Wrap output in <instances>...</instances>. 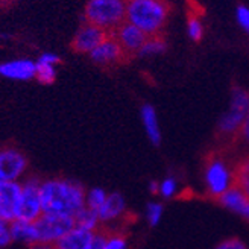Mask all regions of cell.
Masks as SVG:
<instances>
[{
    "mask_svg": "<svg viewBox=\"0 0 249 249\" xmlns=\"http://www.w3.org/2000/svg\"><path fill=\"white\" fill-rule=\"evenodd\" d=\"M38 242L55 245L61 237L74 228V217L66 214H46L43 213L35 220Z\"/></svg>",
    "mask_w": 249,
    "mask_h": 249,
    "instance_id": "cell-6",
    "label": "cell"
},
{
    "mask_svg": "<svg viewBox=\"0 0 249 249\" xmlns=\"http://www.w3.org/2000/svg\"><path fill=\"white\" fill-rule=\"evenodd\" d=\"M36 62H43V64H51V66H56L61 62V56H58L56 53H52V52H46V53H41L38 61Z\"/></svg>",
    "mask_w": 249,
    "mask_h": 249,
    "instance_id": "cell-32",
    "label": "cell"
},
{
    "mask_svg": "<svg viewBox=\"0 0 249 249\" xmlns=\"http://www.w3.org/2000/svg\"><path fill=\"white\" fill-rule=\"evenodd\" d=\"M43 213L74 216L85 207L84 187L71 179L55 178L40 184Z\"/></svg>",
    "mask_w": 249,
    "mask_h": 249,
    "instance_id": "cell-1",
    "label": "cell"
},
{
    "mask_svg": "<svg viewBox=\"0 0 249 249\" xmlns=\"http://www.w3.org/2000/svg\"><path fill=\"white\" fill-rule=\"evenodd\" d=\"M204 182L207 187V193L213 201L232 185V169L220 154L210 152L205 157Z\"/></svg>",
    "mask_w": 249,
    "mask_h": 249,
    "instance_id": "cell-5",
    "label": "cell"
},
{
    "mask_svg": "<svg viewBox=\"0 0 249 249\" xmlns=\"http://www.w3.org/2000/svg\"><path fill=\"white\" fill-rule=\"evenodd\" d=\"M20 197L21 184L17 181L0 182V219L5 222H12L17 219Z\"/></svg>",
    "mask_w": 249,
    "mask_h": 249,
    "instance_id": "cell-11",
    "label": "cell"
},
{
    "mask_svg": "<svg viewBox=\"0 0 249 249\" xmlns=\"http://www.w3.org/2000/svg\"><path fill=\"white\" fill-rule=\"evenodd\" d=\"M105 249H126V239L122 234H108Z\"/></svg>",
    "mask_w": 249,
    "mask_h": 249,
    "instance_id": "cell-26",
    "label": "cell"
},
{
    "mask_svg": "<svg viewBox=\"0 0 249 249\" xmlns=\"http://www.w3.org/2000/svg\"><path fill=\"white\" fill-rule=\"evenodd\" d=\"M107 196L108 195L105 193V190H102V189H93V190H90L89 193H87L85 205L97 211L99 208L102 207V204L105 202Z\"/></svg>",
    "mask_w": 249,
    "mask_h": 249,
    "instance_id": "cell-24",
    "label": "cell"
},
{
    "mask_svg": "<svg viewBox=\"0 0 249 249\" xmlns=\"http://www.w3.org/2000/svg\"><path fill=\"white\" fill-rule=\"evenodd\" d=\"M0 220H2V219H0Z\"/></svg>",
    "mask_w": 249,
    "mask_h": 249,
    "instance_id": "cell-36",
    "label": "cell"
},
{
    "mask_svg": "<svg viewBox=\"0 0 249 249\" xmlns=\"http://www.w3.org/2000/svg\"><path fill=\"white\" fill-rule=\"evenodd\" d=\"M177 190V181L173 178H167L160 184V193L164 197H170Z\"/></svg>",
    "mask_w": 249,
    "mask_h": 249,
    "instance_id": "cell-30",
    "label": "cell"
},
{
    "mask_svg": "<svg viewBox=\"0 0 249 249\" xmlns=\"http://www.w3.org/2000/svg\"><path fill=\"white\" fill-rule=\"evenodd\" d=\"M35 79L43 85H51L56 79V70L55 66L51 64H43V62H36V70H35Z\"/></svg>",
    "mask_w": 249,
    "mask_h": 249,
    "instance_id": "cell-23",
    "label": "cell"
},
{
    "mask_svg": "<svg viewBox=\"0 0 249 249\" xmlns=\"http://www.w3.org/2000/svg\"><path fill=\"white\" fill-rule=\"evenodd\" d=\"M249 111V91L243 87H232L230 107L217 123V135L222 139H234L240 132Z\"/></svg>",
    "mask_w": 249,
    "mask_h": 249,
    "instance_id": "cell-4",
    "label": "cell"
},
{
    "mask_svg": "<svg viewBox=\"0 0 249 249\" xmlns=\"http://www.w3.org/2000/svg\"><path fill=\"white\" fill-rule=\"evenodd\" d=\"M172 6L167 0H128L126 21L135 24L147 36L163 35Z\"/></svg>",
    "mask_w": 249,
    "mask_h": 249,
    "instance_id": "cell-2",
    "label": "cell"
},
{
    "mask_svg": "<svg viewBox=\"0 0 249 249\" xmlns=\"http://www.w3.org/2000/svg\"><path fill=\"white\" fill-rule=\"evenodd\" d=\"M36 62L31 59H14L0 64V76L14 81H29L35 78Z\"/></svg>",
    "mask_w": 249,
    "mask_h": 249,
    "instance_id": "cell-14",
    "label": "cell"
},
{
    "mask_svg": "<svg viewBox=\"0 0 249 249\" xmlns=\"http://www.w3.org/2000/svg\"><path fill=\"white\" fill-rule=\"evenodd\" d=\"M73 217H74V227L89 230V231H96L99 222H101L99 220L97 211L90 207H87V205L84 208H81Z\"/></svg>",
    "mask_w": 249,
    "mask_h": 249,
    "instance_id": "cell-20",
    "label": "cell"
},
{
    "mask_svg": "<svg viewBox=\"0 0 249 249\" xmlns=\"http://www.w3.org/2000/svg\"><path fill=\"white\" fill-rule=\"evenodd\" d=\"M216 249H248V246L237 237H231V239H225L223 242H220Z\"/></svg>",
    "mask_w": 249,
    "mask_h": 249,
    "instance_id": "cell-29",
    "label": "cell"
},
{
    "mask_svg": "<svg viewBox=\"0 0 249 249\" xmlns=\"http://www.w3.org/2000/svg\"><path fill=\"white\" fill-rule=\"evenodd\" d=\"M107 237L108 235L104 232H94L91 242L87 246V249H105V243H107Z\"/></svg>",
    "mask_w": 249,
    "mask_h": 249,
    "instance_id": "cell-31",
    "label": "cell"
},
{
    "mask_svg": "<svg viewBox=\"0 0 249 249\" xmlns=\"http://www.w3.org/2000/svg\"><path fill=\"white\" fill-rule=\"evenodd\" d=\"M28 167V158L16 147L0 149V182L17 181Z\"/></svg>",
    "mask_w": 249,
    "mask_h": 249,
    "instance_id": "cell-8",
    "label": "cell"
},
{
    "mask_svg": "<svg viewBox=\"0 0 249 249\" xmlns=\"http://www.w3.org/2000/svg\"><path fill=\"white\" fill-rule=\"evenodd\" d=\"M40 184L41 182H38L36 179H28L21 185V197L17 219L35 222L43 214Z\"/></svg>",
    "mask_w": 249,
    "mask_h": 249,
    "instance_id": "cell-7",
    "label": "cell"
},
{
    "mask_svg": "<svg viewBox=\"0 0 249 249\" xmlns=\"http://www.w3.org/2000/svg\"><path fill=\"white\" fill-rule=\"evenodd\" d=\"M124 213V199L119 193H111L107 196L102 207L97 210L99 220L101 222H113Z\"/></svg>",
    "mask_w": 249,
    "mask_h": 249,
    "instance_id": "cell-17",
    "label": "cell"
},
{
    "mask_svg": "<svg viewBox=\"0 0 249 249\" xmlns=\"http://www.w3.org/2000/svg\"><path fill=\"white\" fill-rule=\"evenodd\" d=\"M158 190H160V185H158V182H151V193H154V195H157L158 193Z\"/></svg>",
    "mask_w": 249,
    "mask_h": 249,
    "instance_id": "cell-35",
    "label": "cell"
},
{
    "mask_svg": "<svg viewBox=\"0 0 249 249\" xmlns=\"http://www.w3.org/2000/svg\"><path fill=\"white\" fill-rule=\"evenodd\" d=\"M93 235L94 231L74 227L55 243V249H87Z\"/></svg>",
    "mask_w": 249,
    "mask_h": 249,
    "instance_id": "cell-15",
    "label": "cell"
},
{
    "mask_svg": "<svg viewBox=\"0 0 249 249\" xmlns=\"http://www.w3.org/2000/svg\"><path fill=\"white\" fill-rule=\"evenodd\" d=\"M232 185H237L245 195L249 196V154L234 166Z\"/></svg>",
    "mask_w": 249,
    "mask_h": 249,
    "instance_id": "cell-19",
    "label": "cell"
},
{
    "mask_svg": "<svg viewBox=\"0 0 249 249\" xmlns=\"http://www.w3.org/2000/svg\"><path fill=\"white\" fill-rule=\"evenodd\" d=\"M12 242V235L9 230V222L0 220V248H5Z\"/></svg>",
    "mask_w": 249,
    "mask_h": 249,
    "instance_id": "cell-28",
    "label": "cell"
},
{
    "mask_svg": "<svg viewBox=\"0 0 249 249\" xmlns=\"http://www.w3.org/2000/svg\"><path fill=\"white\" fill-rule=\"evenodd\" d=\"M237 137H240V139H243V140L249 144V111H248L246 119H245V122H243V124H242L240 132H239Z\"/></svg>",
    "mask_w": 249,
    "mask_h": 249,
    "instance_id": "cell-33",
    "label": "cell"
},
{
    "mask_svg": "<svg viewBox=\"0 0 249 249\" xmlns=\"http://www.w3.org/2000/svg\"><path fill=\"white\" fill-rule=\"evenodd\" d=\"M29 249H55V245L44 243V242H36V243L31 245Z\"/></svg>",
    "mask_w": 249,
    "mask_h": 249,
    "instance_id": "cell-34",
    "label": "cell"
},
{
    "mask_svg": "<svg viewBox=\"0 0 249 249\" xmlns=\"http://www.w3.org/2000/svg\"><path fill=\"white\" fill-rule=\"evenodd\" d=\"M109 32L91 23H84L71 40V49L76 53H90L101 44Z\"/></svg>",
    "mask_w": 249,
    "mask_h": 249,
    "instance_id": "cell-10",
    "label": "cell"
},
{
    "mask_svg": "<svg viewBox=\"0 0 249 249\" xmlns=\"http://www.w3.org/2000/svg\"><path fill=\"white\" fill-rule=\"evenodd\" d=\"M9 230L12 235V242L26 243L29 246L38 242V232H36L35 222L16 219L9 222Z\"/></svg>",
    "mask_w": 249,
    "mask_h": 249,
    "instance_id": "cell-16",
    "label": "cell"
},
{
    "mask_svg": "<svg viewBox=\"0 0 249 249\" xmlns=\"http://www.w3.org/2000/svg\"><path fill=\"white\" fill-rule=\"evenodd\" d=\"M140 116L144 131L151 140L152 144L160 146L161 143V131H160V124H158V117H157V111L151 104H144L140 109Z\"/></svg>",
    "mask_w": 249,
    "mask_h": 249,
    "instance_id": "cell-18",
    "label": "cell"
},
{
    "mask_svg": "<svg viewBox=\"0 0 249 249\" xmlns=\"http://www.w3.org/2000/svg\"><path fill=\"white\" fill-rule=\"evenodd\" d=\"M214 202L231 210L232 213L249 222V196L245 195L237 185H231L225 193L214 199Z\"/></svg>",
    "mask_w": 249,
    "mask_h": 249,
    "instance_id": "cell-13",
    "label": "cell"
},
{
    "mask_svg": "<svg viewBox=\"0 0 249 249\" xmlns=\"http://www.w3.org/2000/svg\"><path fill=\"white\" fill-rule=\"evenodd\" d=\"M204 32H205V28H204L201 16H199L197 12L190 11L189 14H187V35L190 36L192 41L199 43L204 38Z\"/></svg>",
    "mask_w": 249,
    "mask_h": 249,
    "instance_id": "cell-22",
    "label": "cell"
},
{
    "mask_svg": "<svg viewBox=\"0 0 249 249\" xmlns=\"http://www.w3.org/2000/svg\"><path fill=\"white\" fill-rule=\"evenodd\" d=\"M167 49V43L164 40L163 35H154V36H147V40L142 46V49L137 53V56H155L164 53Z\"/></svg>",
    "mask_w": 249,
    "mask_h": 249,
    "instance_id": "cell-21",
    "label": "cell"
},
{
    "mask_svg": "<svg viewBox=\"0 0 249 249\" xmlns=\"http://www.w3.org/2000/svg\"><path fill=\"white\" fill-rule=\"evenodd\" d=\"M126 5L128 0H87L84 20L111 34L126 21Z\"/></svg>",
    "mask_w": 249,
    "mask_h": 249,
    "instance_id": "cell-3",
    "label": "cell"
},
{
    "mask_svg": "<svg viewBox=\"0 0 249 249\" xmlns=\"http://www.w3.org/2000/svg\"><path fill=\"white\" fill-rule=\"evenodd\" d=\"M235 20H237L239 26L246 32L249 34V8L248 6H237V9H235Z\"/></svg>",
    "mask_w": 249,
    "mask_h": 249,
    "instance_id": "cell-25",
    "label": "cell"
},
{
    "mask_svg": "<svg viewBox=\"0 0 249 249\" xmlns=\"http://www.w3.org/2000/svg\"><path fill=\"white\" fill-rule=\"evenodd\" d=\"M89 55L94 64L101 67H114L117 64H122L128 58L126 52L123 51L119 41L111 34Z\"/></svg>",
    "mask_w": 249,
    "mask_h": 249,
    "instance_id": "cell-9",
    "label": "cell"
},
{
    "mask_svg": "<svg viewBox=\"0 0 249 249\" xmlns=\"http://www.w3.org/2000/svg\"><path fill=\"white\" fill-rule=\"evenodd\" d=\"M161 213H163V205L161 204H149L147 205V219H149V225L151 227H155L160 217H161Z\"/></svg>",
    "mask_w": 249,
    "mask_h": 249,
    "instance_id": "cell-27",
    "label": "cell"
},
{
    "mask_svg": "<svg viewBox=\"0 0 249 249\" xmlns=\"http://www.w3.org/2000/svg\"><path fill=\"white\" fill-rule=\"evenodd\" d=\"M111 35L119 41V44L128 56L139 53L142 46L147 40V35L129 21H123L116 31L111 32Z\"/></svg>",
    "mask_w": 249,
    "mask_h": 249,
    "instance_id": "cell-12",
    "label": "cell"
}]
</instances>
